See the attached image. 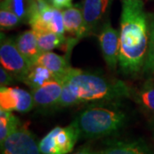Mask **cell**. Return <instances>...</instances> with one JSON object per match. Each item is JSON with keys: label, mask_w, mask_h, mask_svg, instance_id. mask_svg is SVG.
<instances>
[{"label": "cell", "mask_w": 154, "mask_h": 154, "mask_svg": "<svg viewBox=\"0 0 154 154\" xmlns=\"http://www.w3.org/2000/svg\"><path fill=\"white\" fill-rule=\"evenodd\" d=\"M63 90V81L55 79L32 90L34 107L40 111H54Z\"/></svg>", "instance_id": "10"}, {"label": "cell", "mask_w": 154, "mask_h": 154, "mask_svg": "<svg viewBox=\"0 0 154 154\" xmlns=\"http://www.w3.org/2000/svg\"><path fill=\"white\" fill-rule=\"evenodd\" d=\"M16 44L18 50L21 51V53L32 64L36 60L38 55L41 53L40 50L38 48L36 33L33 29L27 30L19 34L16 39Z\"/></svg>", "instance_id": "15"}, {"label": "cell", "mask_w": 154, "mask_h": 154, "mask_svg": "<svg viewBox=\"0 0 154 154\" xmlns=\"http://www.w3.org/2000/svg\"><path fill=\"white\" fill-rule=\"evenodd\" d=\"M98 38L105 62L114 70L119 60V32L108 21L103 24Z\"/></svg>", "instance_id": "9"}, {"label": "cell", "mask_w": 154, "mask_h": 154, "mask_svg": "<svg viewBox=\"0 0 154 154\" xmlns=\"http://www.w3.org/2000/svg\"><path fill=\"white\" fill-rule=\"evenodd\" d=\"M151 22L141 0H123L119 31V60L125 75L143 69L147 57Z\"/></svg>", "instance_id": "1"}, {"label": "cell", "mask_w": 154, "mask_h": 154, "mask_svg": "<svg viewBox=\"0 0 154 154\" xmlns=\"http://www.w3.org/2000/svg\"><path fill=\"white\" fill-rule=\"evenodd\" d=\"M33 64H39L45 67L57 79H61L71 68L69 59L51 51L41 52Z\"/></svg>", "instance_id": "13"}, {"label": "cell", "mask_w": 154, "mask_h": 154, "mask_svg": "<svg viewBox=\"0 0 154 154\" xmlns=\"http://www.w3.org/2000/svg\"><path fill=\"white\" fill-rule=\"evenodd\" d=\"M0 62L1 66L21 82L32 66V63L18 50L16 41L3 33L0 41Z\"/></svg>", "instance_id": "6"}, {"label": "cell", "mask_w": 154, "mask_h": 154, "mask_svg": "<svg viewBox=\"0 0 154 154\" xmlns=\"http://www.w3.org/2000/svg\"><path fill=\"white\" fill-rule=\"evenodd\" d=\"M79 101L77 98L75 96V94L70 91V89L68 88V86L65 85L64 83H63V90H62V94H61L60 99L58 100L56 110H59V109H63V108H68V107H71L74 105H79Z\"/></svg>", "instance_id": "22"}, {"label": "cell", "mask_w": 154, "mask_h": 154, "mask_svg": "<svg viewBox=\"0 0 154 154\" xmlns=\"http://www.w3.org/2000/svg\"><path fill=\"white\" fill-rule=\"evenodd\" d=\"M1 145V154H42L33 133L21 126Z\"/></svg>", "instance_id": "7"}, {"label": "cell", "mask_w": 154, "mask_h": 154, "mask_svg": "<svg viewBox=\"0 0 154 154\" xmlns=\"http://www.w3.org/2000/svg\"><path fill=\"white\" fill-rule=\"evenodd\" d=\"M21 127V122L12 111L0 109V144Z\"/></svg>", "instance_id": "20"}, {"label": "cell", "mask_w": 154, "mask_h": 154, "mask_svg": "<svg viewBox=\"0 0 154 154\" xmlns=\"http://www.w3.org/2000/svg\"><path fill=\"white\" fill-rule=\"evenodd\" d=\"M134 99L144 110L154 116V80L148 79L133 93Z\"/></svg>", "instance_id": "18"}, {"label": "cell", "mask_w": 154, "mask_h": 154, "mask_svg": "<svg viewBox=\"0 0 154 154\" xmlns=\"http://www.w3.org/2000/svg\"><path fill=\"white\" fill-rule=\"evenodd\" d=\"M28 24L34 31H51L64 35L63 11L50 5L47 0H36Z\"/></svg>", "instance_id": "5"}, {"label": "cell", "mask_w": 154, "mask_h": 154, "mask_svg": "<svg viewBox=\"0 0 154 154\" xmlns=\"http://www.w3.org/2000/svg\"><path fill=\"white\" fill-rule=\"evenodd\" d=\"M143 70L147 74L154 75V20L151 22V36L148 54L144 65Z\"/></svg>", "instance_id": "23"}, {"label": "cell", "mask_w": 154, "mask_h": 154, "mask_svg": "<svg viewBox=\"0 0 154 154\" xmlns=\"http://www.w3.org/2000/svg\"><path fill=\"white\" fill-rule=\"evenodd\" d=\"M55 79H57L55 75L45 67L39 64H32L26 75L22 78V82L31 88V90H34Z\"/></svg>", "instance_id": "16"}, {"label": "cell", "mask_w": 154, "mask_h": 154, "mask_svg": "<svg viewBox=\"0 0 154 154\" xmlns=\"http://www.w3.org/2000/svg\"><path fill=\"white\" fill-rule=\"evenodd\" d=\"M65 32L75 36L76 38L86 37L89 34L82 14V5H75L63 11Z\"/></svg>", "instance_id": "11"}, {"label": "cell", "mask_w": 154, "mask_h": 154, "mask_svg": "<svg viewBox=\"0 0 154 154\" xmlns=\"http://www.w3.org/2000/svg\"><path fill=\"white\" fill-rule=\"evenodd\" d=\"M149 128L152 131V136H153L154 139V116H152L150 121H149Z\"/></svg>", "instance_id": "27"}, {"label": "cell", "mask_w": 154, "mask_h": 154, "mask_svg": "<svg viewBox=\"0 0 154 154\" xmlns=\"http://www.w3.org/2000/svg\"><path fill=\"white\" fill-rule=\"evenodd\" d=\"M72 154H99V152H95V151L91 150L90 148L84 147V148L80 149L77 152H74V153Z\"/></svg>", "instance_id": "26"}, {"label": "cell", "mask_w": 154, "mask_h": 154, "mask_svg": "<svg viewBox=\"0 0 154 154\" xmlns=\"http://www.w3.org/2000/svg\"><path fill=\"white\" fill-rule=\"evenodd\" d=\"M80 104L88 102H110L132 96V90L119 80L70 68L61 78Z\"/></svg>", "instance_id": "2"}, {"label": "cell", "mask_w": 154, "mask_h": 154, "mask_svg": "<svg viewBox=\"0 0 154 154\" xmlns=\"http://www.w3.org/2000/svg\"><path fill=\"white\" fill-rule=\"evenodd\" d=\"M73 0H50L51 5L58 10H63L71 7Z\"/></svg>", "instance_id": "25"}, {"label": "cell", "mask_w": 154, "mask_h": 154, "mask_svg": "<svg viewBox=\"0 0 154 154\" xmlns=\"http://www.w3.org/2000/svg\"><path fill=\"white\" fill-rule=\"evenodd\" d=\"M22 23L20 18L15 15L13 12L7 11L5 9L0 10V27L1 29L9 30L17 27L19 24Z\"/></svg>", "instance_id": "21"}, {"label": "cell", "mask_w": 154, "mask_h": 154, "mask_svg": "<svg viewBox=\"0 0 154 154\" xmlns=\"http://www.w3.org/2000/svg\"><path fill=\"white\" fill-rule=\"evenodd\" d=\"M34 108L32 93L19 88L1 87L0 88V109L28 113Z\"/></svg>", "instance_id": "8"}, {"label": "cell", "mask_w": 154, "mask_h": 154, "mask_svg": "<svg viewBox=\"0 0 154 154\" xmlns=\"http://www.w3.org/2000/svg\"><path fill=\"white\" fill-rule=\"evenodd\" d=\"M128 118L126 112L116 105H93L82 110L73 122L81 138L99 139L120 131Z\"/></svg>", "instance_id": "3"}, {"label": "cell", "mask_w": 154, "mask_h": 154, "mask_svg": "<svg viewBox=\"0 0 154 154\" xmlns=\"http://www.w3.org/2000/svg\"><path fill=\"white\" fill-rule=\"evenodd\" d=\"M99 154H152L148 145L141 139L116 141L110 144Z\"/></svg>", "instance_id": "14"}, {"label": "cell", "mask_w": 154, "mask_h": 154, "mask_svg": "<svg viewBox=\"0 0 154 154\" xmlns=\"http://www.w3.org/2000/svg\"><path fill=\"white\" fill-rule=\"evenodd\" d=\"M110 0H84L82 4V14L89 34L93 33L105 16Z\"/></svg>", "instance_id": "12"}, {"label": "cell", "mask_w": 154, "mask_h": 154, "mask_svg": "<svg viewBox=\"0 0 154 154\" xmlns=\"http://www.w3.org/2000/svg\"><path fill=\"white\" fill-rule=\"evenodd\" d=\"M80 138V132L72 122L66 127L58 126L51 129L38 142V146L42 154H69Z\"/></svg>", "instance_id": "4"}, {"label": "cell", "mask_w": 154, "mask_h": 154, "mask_svg": "<svg viewBox=\"0 0 154 154\" xmlns=\"http://www.w3.org/2000/svg\"><path fill=\"white\" fill-rule=\"evenodd\" d=\"M34 31V30H33ZM36 33L38 48L41 52L51 51L56 48L64 46L67 50L70 48L69 41H67L64 35L51 31H34Z\"/></svg>", "instance_id": "17"}, {"label": "cell", "mask_w": 154, "mask_h": 154, "mask_svg": "<svg viewBox=\"0 0 154 154\" xmlns=\"http://www.w3.org/2000/svg\"><path fill=\"white\" fill-rule=\"evenodd\" d=\"M15 79H16L15 76L11 72H9L4 67L1 66L0 68V86L1 87H7L8 85H11L14 82Z\"/></svg>", "instance_id": "24"}, {"label": "cell", "mask_w": 154, "mask_h": 154, "mask_svg": "<svg viewBox=\"0 0 154 154\" xmlns=\"http://www.w3.org/2000/svg\"><path fill=\"white\" fill-rule=\"evenodd\" d=\"M36 0H4L1 8L13 12L20 18L22 23H28Z\"/></svg>", "instance_id": "19"}]
</instances>
